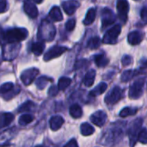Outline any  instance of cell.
I'll use <instances>...</instances> for the list:
<instances>
[{"instance_id":"6da1fadb","label":"cell","mask_w":147,"mask_h":147,"mask_svg":"<svg viewBox=\"0 0 147 147\" xmlns=\"http://www.w3.org/2000/svg\"><path fill=\"white\" fill-rule=\"evenodd\" d=\"M56 34V28L53 24L48 20H43L39 30H38V39L42 40L51 41L53 40Z\"/></svg>"},{"instance_id":"7a4b0ae2","label":"cell","mask_w":147,"mask_h":147,"mask_svg":"<svg viewBox=\"0 0 147 147\" xmlns=\"http://www.w3.org/2000/svg\"><path fill=\"white\" fill-rule=\"evenodd\" d=\"M4 39L8 43H19L28 37V32L26 28H15L7 30L4 34Z\"/></svg>"},{"instance_id":"3957f363","label":"cell","mask_w":147,"mask_h":147,"mask_svg":"<svg viewBox=\"0 0 147 147\" xmlns=\"http://www.w3.org/2000/svg\"><path fill=\"white\" fill-rule=\"evenodd\" d=\"M21 48L20 43H7L3 47V58L5 60L14 59L19 53Z\"/></svg>"},{"instance_id":"277c9868","label":"cell","mask_w":147,"mask_h":147,"mask_svg":"<svg viewBox=\"0 0 147 147\" xmlns=\"http://www.w3.org/2000/svg\"><path fill=\"white\" fill-rule=\"evenodd\" d=\"M142 123H143V120L142 119H137L135 120L131 127L128 129L127 134L129 137V140H130V145L131 146H134V145H135V143L138 140L140 133L141 131V127H142Z\"/></svg>"},{"instance_id":"5b68a950","label":"cell","mask_w":147,"mask_h":147,"mask_svg":"<svg viewBox=\"0 0 147 147\" xmlns=\"http://www.w3.org/2000/svg\"><path fill=\"white\" fill-rule=\"evenodd\" d=\"M145 84L144 78H139L132 84L129 89V96L132 99H139L143 95V87Z\"/></svg>"},{"instance_id":"8992f818","label":"cell","mask_w":147,"mask_h":147,"mask_svg":"<svg viewBox=\"0 0 147 147\" xmlns=\"http://www.w3.org/2000/svg\"><path fill=\"white\" fill-rule=\"evenodd\" d=\"M121 32V25H115L110 29H109L103 36L102 41L105 44H114L116 42L119 34Z\"/></svg>"},{"instance_id":"52a82bcc","label":"cell","mask_w":147,"mask_h":147,"mask_svg":"<svg viewBox=\"0 0 147 147\" xmlns=\"http://www.w3.org/2000/svg\"><path fill=\"white\" fill-rule=\"evenodd\" d=\"M123 96V90L119 86L114 87L106 96L105 102L107 104H115Z\"/></svg>"},{"instance_id":"ba28073f","label":"cell","mask_w":147,"mask_h":147,"mask_svg":"<svg viewBox=\"0 0 147 147\" xmlns=\"http://www.w3.org/2000/svg\"><path fill=\"white\" fill-rule=\"evenodd\" d=\"M39 74V70L36 68H31L25 70L24 71L22 72L21 74V80L25 85H29L31 84L34 80L35 79L36 76Z\"/></svg>"},{"instance_id":"9c48e42d","label":"cell","mask_w":147,"mask_h":147,"mask_svg":"<svg viewBox=\"0 0 147 147\" xmlns=\"http://www.w3.org/2000/svg\"><path fill=\"white\" fill-rule=\"evenodd\" d=\"M67 50H68V48L66 47H60V46L53 47L44 55V60L48 61V60H51L54 58H58L61 54H63L65 52H66Z\"/></svg>"},{"instance_id":"30bf717a","label":"cell","mask_w":147,"mask_h":147,"mask_svg":"<svg viewBox=\"0 0 147 147\" xmlns=\"http://www.w3.org/2000/svg\"><path fill=\"white\" fill-rule=\"evenodd\" d=\"M117 10L119 14V17L123 23H126L127 20V14L129 11V3L125 0H119L117 2Z\"/></svg>"},{"instance_id":"8fae6325","label":"cell","mask_w":147,"mask_h":147,"mask_svg":"<svg viewBox=\"0 0 147 147\" xmlns=\"http://www.w3.org/2000/svg\"><path fill=\"white\" fill-rule=\"evenodd\" d=\"M115 22V16L111 9L105 8L102 12V28L110 26Z\"/></svg>"},{"instance_id":"7c38bea8","label":"cell","mask_w":147,"mask_h":147,"mask_svg":"<svg viewBox=\"0 0 147 147\" xmlns=\"http://www.w3.org/2000/svg\"><path fill=\"white\" fill-rule=\"evenodd\" d=\"M16 128H10L0 134V146L9 144V141L16 136Z\"/></svg>"},{"instance_id":"4fadbf2b","label":"cell","mask_w":147,"mask_h":147,"mask_svg":"<svg viewBox=\"0 0 147 147\" xmlns=\"http://www.w3.org/2000/svg\"><path fill=\"white\" fill-rule=\"evenodd\" d=\"M90 121L97 127H102L107 121V115L102 110L96 111L90 116Z\"/></svg>"},{"instance_id":"5bb4252c","label":"cell","mask_w":147,"mask_h":147,"mask_svg":"<svg viewBox=\"0 0 147 147\" xmlns=\"http://www.w3.org/2000/svg\"><path fill=\"white\" fill-rule=\"evenodd\" d=\"M24 11L30 18H36L38 16V9L35 6V3L30 1H25L23 5Z\"/></svg>"},{"instance_id":"9a60e30c","label":"cell","mask_w":147,"mask_h":147,"mask_svg":"<svg viewBox=\"0 0 147 147\" xmlns=\"http://www.w3.org/2000/svg\"><path fill=\"white\" fill-rule=\"evenodd\" d=\"M80 3L78 1H65L62 3L63 9L67 15H73L77 9L79 7Z\"/></svg>"},{"instance_id":"2e32d148","label":"cell","mask_w":147,"mask_h":147,"mask_svg":"<svg viewBox=\"0 0 147 147\" xmlns=\"http://www.w3.org/2000/svg\"><path fill=\"white\" fill-rule=\"evenodd\" d=\"M65 121L63 119V117L59 116V115H56V116H53L50 121H49V124H50V128L53 131H58L62 125L64 124Z\"/></svg>"},{"instance_id":"e0dca14e","label":"cell","mask_w":147,"mask_h":147,"mask_svg":"<svg viewBox=\"0 0 147 147\" xmlns=\"http://www.w3.org/2000/svg\"><path fill=\"white\" fill-rule=\"evenodd\" d=\"M143 40V34L139 31H133L127 36V40L131 45H138Z\"/></svg>"},{"instance_id":"ac0fdd59","label":"cell","mask_w":147,"mask_h":147,"mask_svg":"<svg viewBox=\"0 0 147 147\" xmlns=\"http://www.w3.org/2000/svg\"><path fill=\"white\" fill-rule=\"evenodd\" d=\"M14 120V115L11 113H1L0 114V128H3L9 126Z\"/></svg>"},{"instance_id":"d6986e66","label":"cell","mask_w":147,"mask_h":147,"mask_svg":"<svg viewBox=\"0 0 147 147\" xmlns=\"http://www.w3.org/2000/svg\"><path fill=\"white\" fill-rule=\"evenodd\" d=\"M49 17L53 22H59V21L63 20V15L61 13L60 9L58 6L53 7L49 12Z\"/></svg>"},{"instance_id":"ffe728a7","label":"cell","mask_w":147,"mask_h":147,"mask_svg":"<svg viewBox=\"0 0 147 147\" xmlns=\"http://www.w3.org/2000/svg\"><path fill=\"white\" fill-rule=\"evenodd\" d=\"M95 78H96V71L95 70H90L84 79V84L86 87H90L93 85L94 81H95Z\"/></svg>"},{"instance_id":"44dd1931","label":"cell","mask_w":147,"mask_h":147,"mask_svg":"<svg viewBox=\"0 0 147 147\" xmlns=\"http://www.w3.org/2000/svg\"><path fill=\"white\" fill-rule=\"evenodd\" d=\"M107 88H108V84L106 83H100L94 90H92L90 92V96L95 97L99 95H102V93H104L106 91Z\"/></svg>"},{"instance_id":"7402d4cb","label":"cell","mask_w":147,"mask_h":147,"mask_svg":"<svg viewBox=\"0 0 147 147\" xmlns=\"http://www.w3.org/2000/svg\"><path fill=\"white\" fill-rule=\"evenodd\" d=\"M45 49V43L43 41H38L33 43L31 47V51L37 56L40 55Z\"/></svg>"},{"instance_id":"603a6c76","label":"cell","mask_w":147,"mask_h":147,"mask_svg":"<svg viewBox=\"0 0 147 147\" xmlns=\"http://www.w3.org/2000/svg\"><path fill=\"white\" fill-rule=\"evenodd\" d=\"M70 115L71 117L75 118V119H78V118H80L83 115V111H82V109L81 107L78 105V104H73L70 107Z\"/></svg>"},{"instance_id":"cb8c5ba5","label":"cell","mask_w":147,"mask_h":147,"mask_svg":"<svg viewBox=\"0 0 147 147\" xmlns=\"http://www.w3.org/2000/svg\"><path fill=\"white\" fill-rule=\"evenodd\" d=\"M96 9L94 8H91L88 10L87 14H86V16L84 18V25H90L96 19Z\"/></svg>"},{"instance_id":"d4e9b609","label":"cell","mask_w":147,"mask_h":147,"mask_svg":"<svg viewBox=\"0 0 147 147\" xmlns=\"http://www.w3.org/2000/svg\"><path fill=\"white\" fill-rule=\"evenodd\" d=\"M95 63L98 67H105L109 64V59L103 54H97L94 58Z\"/></svg>"},{"instance_id":"484cf974","label":"cell","mask_w":147,"mask_h":147,"mask_svg":"<svg viewBox=\"0 0 147 147\" xmlns=\"http://www.w3.org/2000/svg\"><path fill=\"white\" fill-rule=\"evenodd\" d=\"M80 130H81L82 135H84V136H90V135L93 134L94 132H95L94 127H93L90 124H89V123H87V122L83 123V124L81 125Z\"/></svg>"},{"instance_id":"4316f807","label":"cell","mask_w":147,"mask_h":147,"mask_svg":"<svg viewBox=\"0 0 147 147\" xmlns=\"http://www.w3.org/2000/svg\"><path fill=\"white\" fill-rule=\"evenodd\" d=\"M35 109V104L31 102V101H28L26 102H24L19 109H18V111L20 113H23V112H31V111H34Z\"/></svg>"},{"instance_id":"83f0119b","label":"cell","mask_w":147,"mask_h":147,"mask_svg":"<svg viewBox=\"0 0 147 147\" xmlns=\"http://www.w3.org/2000/svg\"><path fill=\"white\" fill-rule=\"evenodd\" d=\"M71 83V79L66 77H63L59 80L58 84V89L59 90H65Z\"/></svg>"},{"instance_id":"f1b7e54d","label":"cell","mask_w":147,"mask_h":147,"mask_svg":"<svg viewBox=\"0 0 147 147\" xmlns=\"http://www.w3.org/2000/svg\"><path fill=\"white\" fill-rule=\"evenodd\" d=\"M49 81H52V79L49 78H47V77L43 76V77H40V78L35 81V84H36V86H37L38 89L42 90V89H44V88L47 86V84H48Z\"/></svg>"},{"instance_id":"f546056e","label":"cell","mask_w":147,"mask_h":147,"mask_svg":"<svg viewBox=\"0 0 147 147\" xmlns=\"http://www.w3.org/2000/svg\"><path fill=\"white\" fill-rule=\"evenodd\" d=\"M137 113V109H134V108H124L121 112H120V116L122 118H126L127 116H132L134 115Z\"/></svg>"},{"instance_id":"4dcf8cb0","label":"cell","mask_w":147,"mask_h":147,"mask_svg":"<svg viewBox=\"0 0 147 147\" xmlns=\"http://www.w3.org/2000/svg\"><path fill=\"white\" fill-rule=\"evenodd\" d=\"M34 121V116L30 114H25L22 115L19 118V124L21 126H26L29 123H31Z\"/></svg>"},{"instance_id":"1f68e13d","label":"cell","mask_w":147,"mask_h":147,"mask_svg":"<svg viewBox=\"0 0 147 147\" xmlns=\"http://www.w3.org/2000/svg\"><path fill=\"white\" fill-rule=\"evenodd\" d=\"M101 43H102L101 39L99 37L96 36V37H93V38H91V39L89 40L87 46L90 49H96V48H98L100 47Z\"/></svg>"},{"instance_id":"d6a6232c","label":"cell","mask_w":147,"mask_h":147,"mask_svg":"<svg viewBox=\"0 0 147 147\" xmlns=\"http://www.w3.org/2000/svg\"><path fill=\"white\" fill-rule=\"evenodd\" d=\"M14 88H15V86L12 83H5L0 86V93L3 95H5V94L10 92Z\"/></svg>"},{"instance_id":"836d02e7","label":"cell","mask_w":147,"mask_h":147,"mask_svg":"<svg viewBox=\"0 0 147 147\" xmlns=\"http://www.w3.org/2000/svg\"><path fill=\"white\" fill-rule=\"evenodd\" d=\"M135 71H132V70H128V71H126L122 73L121 75V81L122 82H128L130 81L135 75Z\"/></svg>"},{"instance_id":"e575fe53","label":"cell","mask_w":147,"mask_h":147,"mask_svg":"<svg viewBox=\"0 0 147 147\" xmlns=\"http://www.w3.org/2000/svg\"><path fill=\"white\" fill-rule=\"evenodd\" d=\"M138 140L142 144H147V129L144 128L140 131Z\"/></svg>"},{"instance_id":"d590c367","label":"cell","mask_w":147,"mask_h":147,"mask_svg":"<svg viewBox=\"0 0 147 147\" xmlns=\"http://www.w3.org/2000/svg\"><path fill=\"white\" fill-rule=\"evenodd\" d=\"M75 25H76V20L75 19H70L65 23V28L67 31H72L75 28Z\"/></svg>"},{"instance_id":"8d00e7d4","label":"cell","mask_w":147,"mask_h":147,"mask_svg":"<svg viewBox=\"0 0 147 147\" xmlns=\"http://www.w3.org/2000/svg\"><path fill=\"white\" fill-rule=\"evenodd\" d=\"M58 92H59V89L55 85H52L48 90V95L50 96H55L58 94Z\"/></svg>"},{"instance_id":"74e56055","label":"cell","mask_w":147,"mask_h":147,"mask_svg":"<svg viewBox=\"0 0 147 147\" xmlns=\"http://www.w3.org/2000/svg\"><path fill=\"white\" fill-rule=\"evenodd\" d=\"M121 61H122V65L124 66H127V65H129L132 63V58L129 55H125L122 58V60Z\"/></svg>"},{"instance_id":"f35d334b","label":"cell","mask_w":147,"mask_h":147,"mask_svg":"<svg viewBox=\"0 0 147 147\" xmlns=\"http://www.w3.org/2000/svg\"><path fill=\"white\" fill-rule=\"evenodd\" d=\"M8 9V3L6 1H0V14L5 12Z\"/></svg>"},{"instance_id":"ab89813d","label":"cell","mask_w":147,"mask_h":147,"mask_svg":"<svg viewBox=\"0 0 147 147\" xmlns=\"http://www.w3.org/2000/svg\"><path fill=\"white\" fill-rule=\"evenodd\" d=\"M140 16H141V18L142 20L146 22L147 23V7H144L141 10V13H140Z\"/></svg>"},{"instance_id":"60d3db41","label":"cell","mask_w":147,"mask_h":147,"mask_svg":"<svg viewBox=\"0 0 147 147\" xmlns=\"http://www.w3.org/2000/svg\"><path fill=\"white\" fill-rule=\"evenodd\" d=\"M64 147H78V143L75 140H71Z\"/></svg>"},{"instance_id":"b9f144b4","label":"cell","mask_w":147,"mask_h":147,"mask_svg":"<svg viewBox=\"0 0 147 147\" xmlns=\"http://www.w3.org/2000/svg\"><path fill=\"white\" fill-rule=\"evenodd\" d=\"M0 147H15L13 145H11V144H8V145H4V146H2Z\"/></svg>"},{"instance_id":"7bdbcfd3","label":"cell","mask_w":147,"mask_h":147,"mask_svg":"<svg viewBox=\"0 0 147 147\" xmlns=\"http://www.w3.org/2000/svg\"><path fill=\"white\" fill-rule=\"evenodd\" d=\"M144 66H145V67H147V60L146 61V62H145V64H144Z\"/></svg>"},{"instance_id":"ee69618b","label":"cell","mask_w":147,"mask_h":147,"mask_svg":"<svg viewBox=\"0 0 147 147\" xmlns=\"http://www.w3.org/2000/svg\"><path fill=\"white\" fill-rule=\"evenodd\" d=\"M35 147H46V146H35Z\"/></svg>"},{"instance_id":"f6af8a7d","label":"cell","mask_w":147,"mask_h":147,"mask_svg":"<svg viewBox=\"0 0 147 147\" xmlns=\"http://www.w3.org/2000/svg\"><path fill=\"white\" fill-rule=\"evenodd\" d=\"M0 64H1V59H0Z\"/></svg>"}]
</instances>
